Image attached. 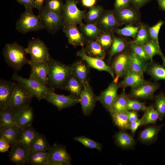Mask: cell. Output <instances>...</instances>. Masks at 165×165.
<instances>
[{"label": "cell", "mask_w": 165, "mask_h": 165, "mask_svg": "<svg viewBox=\"0 0 165 165\" xmlns=\"http://www.w3.org/2000/svg\"><path fill=\"white\" fill-rule=\"evenodd\" d=\"M20 129L15 124L0 130V136L4 138L12 147L17 142Z\"/></svg>", "instance_id": "cell-30"}, {"label": "cell", "mask_w": 165, "mask_h": 165, "mask_svg": "<svg viewBox=\"0 0 165 165\" xmlns=\"http://www.w3.org/2000/svg\"><path fill=\"white\" fill-rule=\"evenodd\" d=\"M143 123V118L142 117L130 123V129L131 132L134 133L138 127L142 125Z\"/></svg>", "instance_id": "cell-55"}, {"label": "cell", "mask_w": 165, "mask_h": 165, "mask_svg": "<svg viewBox=\"0 0 165 165\" xmlns=\"http://www.w3.org/2000/svg\"><path fill=\"white\" fill-rule=\"evenodd\" d=\"M50 147L46 137L43 134L38 133L32 142L29 149L30 152L48 151Z\"/></svg>", "instance_id": "cell-32"}, {"label": "cell", "mask_w": 165, "mask_h": 165, "mask_svg": "<svg viewBox=\"0 0 165 165\" xmlns=\"http://www.w3.org/2000/svg\"><path fill=\"white\" fill-rule=\"evenodd\" d=\"M103 7L97 5L90 8L85 14L84 19L87 23L97 24L104 11Z\"/></svg>", "instance_id": "cell-39"}, {"label": "cell", "mask_w": 165, "mask_h": 165, "mask_svg": "<svg viewBox=\"0 0 165 165\" xmlns=\"http://www.w3.org/2000/svg\"><path fill=\"white\" fill-rule=\"evenodd\" d=\"M145 72L156 81L165 80V68L153 61L148 63Z\"/></svg>", "instance_id": "cell-34"}, {"label": "cell", "mask_w": 165, "mask_h": 165, "mask_svg": "<svg viewBox=\"0 0 165 165\" xmlns=\"http://www.w3.org/2000/svg\"><path fill=\"white\" fill-rule=\"evenodd\" d=\"M45 0H34L35 8L40 10L43 6Z\"/></svg>", "instance_id": "cell-59"}, {"label": "cell", "mask_w": 165, "mask_h": 165, "mask_svg": "<svg viewBox=\"0 0 165 165\" xmlns=\"http://www.w3.org/2000/svg\"><path fill=\"white\" fill-rule=\"evenodd\" d=\"M63 32L69 43L74 46H83L87 41L86 38L77 27V25H71L62 26Z\"/></svg>", "instance_id": "cell-19"}, {"label": "cell", "mask_w": 165, "mask_h": 165, "mask_svg": "<svg viewBox=\"0 0 165 165\" xmlns=\"http://www.w3.org/2000/svg\"><path fill=\"white\" fill-rule=\"evenodd\" d=\"M44 4V6L51 11L62 14L64 5L63 0H45Z\"/></svg>", "instance_id": "cell-49"}, {"label": "cell", "mask_w": 165, "mask_h": 165, "mask_svg": "<svg viewBox=\"0 0 165 165\" xmlns=\"http://www.w3.org/2000/svg\"><path fill=\"white\" fill-rule=\"evenodd\" d=\"M140 26H135L131 24H127L122 28H116L114 32L118 35L132 37L135 39L139 31Z\"/></svg>", "instance_id": "cell-43"}, {"label": "cell", "mask_w": 165, "mask_h": 165, "mask_svg": "<svg viewBox=\"0 0 165 165\" xmlns=\"http://www.w3.org/2000/svg\"><path fill=\"white\" fill-rule=\"evenodd\" d=\"M2 53L6 63L15 72L21 70L25 64H28L29 60L27 57L25 48L16 42L6 44Z\"/></svg>", "instance_id": "cell-2"}, {"label": "cell", "mask_w": 165, "mask_h": 165, "mask_svg": "<svg viewBox=\"0 0 165 165\" xmlns=\"http://www.w3.org/2000/svg\"><path fill=\"white\" fill-rule=\"evenodd\" d=\"M15 28L17 31L22 34L44 29L39 15H35L32 9L27 8L17 21Z\"/></svg>", "instance_id": "cell-3"}, {"label": "cell", "mask_w": 165, "mask_h": 165, "mask_svg": "<svg viewBox=\"0 0 165 165\" xmlns=\"http://www.w3.org/2000/svg\"><path fill=\"white\" fill-rule=\"evenodd\" d=\"M28 64L31 67L29 78L48 87L49 71L48 62L37 61L31 59L29 60Z\"/></svg>", "instance_id": "cell-12"}, {"label": "cell", "mask_w": 165, "mask_h": 165, "mask_svg": "<svg viewBox=\"0 0 165 165\" xmlns=\"http://www.w3.org/2000/svg\"><path fill=\"white\" fill-rule=\"evenodd\" d=\"M79 25L81 31L88 40H95L102 31L98 27L96 24L82 23Z\"/></svg>", "instance_id": "cell-36"}, {"label": "cell", "mask_w": 165, "mask_h": 165, "mask_svg": "<svg viewBox=\"0 0 165 165\" xmlns=\"http://www.w3.org/2000/svg\"><path fill=\"white\" fill-rule=\"evenodd\" d=\"M157 83L146 81L137 86L131 88L129 97L137 99H151L154 93L160 87Z\"/></svg>", "instance_id": "cell-14"}, {"label": "cell", "mask_w": 165, "mask_h": 165, "mask_svg": "<svg viewBox=\"0 0 165 165\" xmlns=\"http://www.w3.org/2000/svg\"><path fill=\"white\" fill-rule=\"evenodd\" d=\"M86 64L83 60L78 61L72 64L73 68L72 74L83 84L88 81L87 77L89 71Z\"/></svg>", "instance_id": "cell-33"}, {"label": "cell", "mask_w": 165, "mask_h": 165, "mask_svg": "<svg viewBox=\"0 0 165 165\" xmlns=\"http://www.w3.org/2000/svg\"><path fill=\"white\" fill-rule=\"evenodd\" d=\"M114 124L122 130L130 129V122L126 113L112 111L110 112Z\"/></svg>", "instance_id": "cell-35"}, {"label": "cell", "mask_w": 165, "mask_h": 165, "mask_svg": "<svg viewBox=\"0 0 165 165\" xmlns=\"http://www.w3.org/2000/svg\"><path fill=\"white\" fill-rule=\"evenodd\" d=\"M74 140L87 148L96 149L100 152L102 150L103 147L101 144L85 136L75 137Z\"/></svg>", "instance_id": "cell-48"}, {"label": "cell", "mask_w": 165, "mask_h": 165, "mask_svg": "<svg viewBox=\"0 0 165 165\" xmlns=\"http://www.w3.org/2000/svg\"><path fill=\"white\" fill-rule=\"evenodd\" d=\"M157 2L159 8L161 10L165 11V0H156Z\"/></svg>", "instance_id": "cell-60"}, {"label": "cell", "mask_w": 165, "mask_h": 165, "mask_svg": "<svg viewBox=\"0 0 165 165\" xmlns=\"http://www.w3.org/2000/svg\"><path fill=\"white\" fill-rule=\"evenodd\" d=\"M12 80L23 85L31 93L33 97L39 101L44 99L51 90L37 80L30 78H25L15 72L12 75Z\"/></svg>", "instance_id": "cell-5"}, {"label": "cell", "mask_w": 165, "mask_h": 165, "mask_svg": "<svg viewBox=\"0 0 165 165\" xmlns=\"http://www.w3.org/2000/svg\"><path fill=\"white\" fill-rule=\"evenodd\" d=\"M164 24V21L160 20L154 25L149 28V33L151 39L159 46L158 35L160 29Z\"/></svg>", "instance_id": "cell-50"}, {"label": "cell", "mask_w": 165, "mask_h": 165, "mask_svg": "<svg viewBox=\"0 0 165 165\" xmlns=\"http://www.w3.org/2000/svg\"><path fill=\"white\" fill-rule=\"evenodd\" d=\"M20 4L23 5L25 8H35L34 0H15Z\"/></svg>", "instance_id": "cell-56"}, {"label": "cell", "mask_w": 165, "mask_h": 165, "mask_svg": "<svg viewBox=\"0 0 165 165\" xmlns=\"http://www.w3.org/2000/svg\"><path fill=\"white\" fill-rule=\"evenodd\" d=\"M29 149L23 145L17 142L12 147L9 155V160L17 165L26 164Z\"/></svg>", "instance_id": "cell-20"}, {"label": "cell", "mask_w": 165, "mask_h": 165, "mask_svg": "<svg viewBox=\"0 0 165 165\" xmlns=\"http://www.w3.org/2000/svg\"><path fill=\"white\" fill-rule=\"evenodd\" d=\"M97 0H81L82 4L86 7L91 8L94 6Z\"/></svg>", "instance_id": "cell-58"}, {"label": "cell", "mask_w": 165, "mask_h": 165, "mask_svg": "<svg viewBox=\"0 0 165 165\" xmlns=\"http://www.w3.org/2000/svg\"><path fill=\"white\" fill-rule=\"evenodd\" d=\"M78 0H65L62 13L63 26L80 24L82 23L86 12L77 7Z\"/></svg>", "instance_id": "cell-4"}, {"label": "cell", "mask_w": 165, "mask_h": 165, "mask_svg": "<svg viewBox=\"0 0 165 165\" xmlns=\"http://www.w3.org/2000/svg\"><path fill=\"white\" fill-rule=\"evenodd\" d=\"M83 87V84L72 73L66 80L63 89L68 91L74 97L79 98Z\"/></svg>", "instance_id": "cell-23"}, {"label": "cell", "mask_w": 165, "mask_h": 165, "mask_svg": "<svg viewBox=\"0 0 165 165\" xmlns=\"http://www.w3.org/2000/svg\"><path fill=\"white\" fill-rule=\"evenodd\" d=\"M140 28L134 41L139 45H143L151 39L149 26L144 23L140 24Z\"/></svg>", "instance_id": "cell-41"}, {"label": "cell", "mask_w": 165, "mask_h": 165, "mask_svg": "<svg viewBox=\"0 0 165 165\" xmlns=\"http://www.w3.org/2000/svg\"><path fill=\"white\" fill-rule=\"evenodd\" d=\"M16 112V111L9 106L0 110V130L15 124Z\"/></svg>", "instance_id": "cell-27"}, {"label": "cell", "mask_w": 165, "mask_h": 165, "mask_svg": "<svg viewBox=\"0 0 165 165\" xmlns=\"http://www.w3.org/2000/svg\"><path fill=\"white\" fill-rule=\"evenodd\" d=\"M33 97L31 93L23 85L16 82L9 106L16 111L30 106Z\"/></svg>", "instance_id": "cell-7"}, {"label": "cell", "mask_w": 165, "mask_h": 165, "mask_svg": "<svg viewBox=\"0 0 165 165\" xmlns=\"http://www.w3.org/2000/svg\"><path fill=\"white\" fill-rule=\"evenodd\" d=\"M145 51L150 59V62L153 61V56L159 55L161 57L163 54L160 46H158L151 39L143 45Z\"/></svg>", "instance_id": "cell-44"}, {"label": "cell", "mask_w": 165, "mask_h": 165, "mask_svg": "<svg viewBox=\"0 0 165 165\" xmlns=\"http://www.w3.org/2000/svg\"><path fill=\"white\" fill-rule=\"evenodd\" d=\"M44 29L52 34L55 33L62 26V15L47 8L44 5L39 10V14Z\"/></svg>", "instance_id": "cell-6"}, {"label": "cell", "mask_w": 165, "mask_h": 165, "mask_svg": "<svg viewBox=\"0 0 165 165\" xmlns=\"http://www.w3.org/2000/svg\"><path fill=\"white\" fill-rule=\"evenodd\" d=\"M126 114L130 123L138 119V115L136 111H128L126 112Z\"/></svg>", "instance_id": "cell-57"}, {"label": "cell", "mask_w": 165, "mask_h": 165, "mask_svg": "<svg viewBox=\"0 0 165 165\" xmlns=\"http://www.w3.org/2000/svg\"><path fill=\"white\" fill-rule=\"evenodd\" d=\"M10 145L8 142L3 137L0 136V152L3 153L8 151Z\"/></svg>", "instance_id": "cell-54"}, {"label": "cell", "mask_w": 165, "mask_h": 165, "mask_svg": "<svg viewBox=\"0 0 165 165\" xmlns=\"http://www.w3.org/2000/svg\"><path fill=\"white\" fill-rule=\"evenodd\" d=\"M105 51L110 48L113 41L112 32L104 31L98 35L95 40Z\"/></svg>", "instance_id": "cell-45"}, {"label": "cell", "mask_w": 165, "mask_h": 165, "mask_svg": "<svg viewBox=\"0 0 165 165\" xmlns=\"http://www.w3.org/2000/svg\"><path fill=\"white\" fill-rule=\"evenodd\" d=\"M114 32H112L113 41L109 52L108 59V64L110 62L112 57L116 54L122 52L127 45V43L125 39L115 36Z\"/></svg>", "instance_id": "cell-31"}, {"label": "cell", "mask_w": 165, "mask_h": 165, "mask_svg": "<svg viewBox=\"0 0 165 165\" xmlns=\"http://www.w3.org/2000/svg\"><path fill=\"white\" fill-rule=\"evenodd\" d=\"M119 87L117 82L113 80L106 89L97 96V101H99L110 112L112 111L113 104L119 95L118 90Z\"/></svg>", "instance_id": "cell-13"}, {"label": "cell", "mask_w": 165, "mask_h": 165, "mask_svg": "<svg viewBox=\"0 0 165 165\" xmlns=\"http://www.w3.org/2000/svg\"><path fill=\"white\" fill-rule=\"evenodd\" d=\"M129 99V97L126 93L125 89H123L121 94L118 95L114 103L112 111L126 113L128 111L127 105Z\"/></svg>", "instance_id": "cell-40"}, {"label": "cell", "mask_w": 165, "mask_h": 165, "mask_svg": "<svg viewBox=\"0 0 165 165\" xmlns=\"http://www.w3.org/2000/svg\"><path fill=\"white\" fill-rule=\"evenodd\" d=\"M25 49L27 53L30 55L31 59L35 61L48 62L51 57L48 47L38 38L29 41Z\"/></svg>", "instance_id": "cell-8"}, {"label": "cell", "mask_w": 165, "mask_h": 165, "mask_svg": "<svg viewBox=\"0 0 165 165\" xmlns=\"http://www.w3.org/2000/svg\"><path fill=\"white\" fill-rule=\"evenodd\" d=\"M118 83L119 87L122 88L123 89L128 86L131 88L135 86L146 81L144 79L143 73L131 70Z\"/></svg>", "instance_id": "cell-24"}, {"label": "cell", "mask_w": 165, "mask_h": 165, "mask_svg": "<svg viewBox=\"0 0 165 165\" xmlns=\"http://www.w3.org/2000/svg\"><path fill=\"white\" fill-rule=\"evenodd\" d=\"M111 66L115 71L114 80L117 82L119 78H124L131 70L129 54L123 52L118 54L114 59Z\"/></svg>", "instance_id": "cell-11"}, {"label": "cell", "mask_w": 165, "mask_h": 165, "mask_svg": "<svg viewBox=\"0 0 165 165\" xmlns=\"http://www.w3.org/2000/svg\"><path fill=\"white\" fill-rule=\"evenodd\" d=\"M77 55L89 67L99 71L107 72L113 78H115V71L111 66L107 65L102 59L88 55L85 52L83 47L77 52Z\"/></svg>", "instance_id": "cell-17"}, {"label": "cell", "mask_w": 165, "mask_h": 165, "mask_svg": "<svg viewBox=\"0 0 165 165\" xmlns=\"http://www.w3.org/2000/svg\"><path fill=\"white\" fill-rule=\"evenodd\" d=\"M48 62L49 68L48 87L53 91L56 89H63L66 80L72 73V64H64L51 57Z\"/></svg>", "instance_id": "cell-1"}, {"label": "cell", "mask_w": 165, "mask_h": 165, "mask_svg": "<svg viewBox=\"0 0 165 165\" xmlns=\"http://www.w3.org/2000/svg\"><path fill=\"white\" fill-rule=\"evenodd\" d=\"M115 139L117 145L124 148H132L135 143L133 138L129 134L123 131L117 133L115 134Z\"/></svg>", "instance_id": "cell-37"}, {"label": "cell", "mask_w": 165, "mask_h": 165, "mask_svg": "<svg viewBox=\"0 0 165 165\" xmlns=\"http://www.w3.org/2000/svg\"><path fill=\"white\" fill-rule=\"evenodd\" d=\"M131 64V70L143 73L145 72L148 63L138 57L131 52L129 54Z\"/></svg>", "instance_id": "cell-38"}, {"label": "cell", "mask_w": 165, "mask_h": 165, "mask_svg": "<svg viewBox=\"0 0 165 165\" xmlns=\"http://www.w3.org/2000/svg\"><path fill=\"white\" fill-rule=\"evenodd\" d=\"M161 57L163 61V65L165 67V57L163 55Z\"/></svg>", "instance_id": "cell-61"}, {"label": "cell", "mask_w": 165, "mask_h": 165, "mask_svg": "<svg viewBox=\"0 0 165 165\" xmlns=\"http://www.w3.org/2000/svg\"><path fill=\"white\" fill-rule=\"evenodd\" d=\"M144 102H141L135 100L129 99L128 101L127 108L128 111H144L147 108Z\"/></svg>", "instance_id": "cell-51"}, {"label": "cell", "mask_w": 165, "mask_h": 165, "mask_svg": "<svg viewBox=\"0 0 165 165\" xmlns=\"http://www.w3.org/2000/svg\"><path fill=\"white\" fill-rule=\"evenodd\" d=\"M129 45L131 52L134 53L139 58L147 62L150 60L145 51L143 45L137 44L134 41L130 42Z\"/></svg>", "instance_id": "cell-47"}, {"label": "cell", "mask_w": 165, "mask_h": 165, "mask_svg": "<svg viewBox=\"0 0 165 165\" xmlns=\"http://www.w3.org/2000/svg\"><path fill=\"white\" fill-rule=\"evenodd\" d=\"M84 50L86 53L91 57L103 59L105 55V50L95 40H87Z\"/></svg>", "instance_id": "cell-26"}, {"label": "cell", "mask_w": 165, "mask_h": 165, "mask_svg": "<svg viewBox=\"0 0 165 165\" xmlns=\"http://www.w3.org/2000/svg\"><path fill=\"white\" fill-rule=\"evenodd\" d=\"M26 164L32 165H49L48 151L30 152Z\"/></svg>", "instance_id": "cell-29"}, {"label": "cell", "mask_w": 165, "mask_h": 165, "mask_svg": "<svg viewBox=\"0 0 165 165\" xmlns=\"http://www.w3.org/2000/svg\"><path fill=\"white\" fill-rule=\"evenodd\" d=\"M130 4V0H115L114 11L117 12L128 6Z\"/></svg>", "instance_id": "cell-52"}, {"label": "cell", "mask_w": 165, "mask_h": 165, "mask_svg": "<svg viewBox=\"0 0 165 165\" xmlns=\"http://www.w3.org/2000/svg\"><path fill=\"white\" fill-rule=\"evenodd\" d=\"M152 0H130V4L139 10L141 8Z\"/></svg>", "instance_id": "cell-53"}, {"label": "cell", "mask_w": 165, "mask_h": 165, "mask_svg": "<svg viewBox=\"0 0 165 165\" xmlns=\"http://www.w3.org/2000/svg\"><path fill=\"white\" fill-rule=\"evenodd\" d=\"M163 124L148 127L140 133L139 140L144 143H149L154 141L157 138Z\"/></svg>", "instance_id": "cell-28"}, {"label": "cell", "mask_w": 165, "mask_h": 165, "mask_svg": "<svg viewBox=\"0 0 165 165\" xmlns=\"http://www.w3.org/2000/svg\"><path fill=\"white\" fill-rule=\"evenodd\" d=\"M49 165H68L71 164V157L65 146L54 144L48 151Z\"/></svg>", "instance_id": "cell-9"}, {"label": "cell", "mask_w": 165, "mask_h": 165, "mask_svg": "<svg viewBox=\"0 0 165 165\" xmlns=\"http://www.w3.org/2000/svg\"><path fill=\"white\" fill-rule=\"evenodd\" d=\"M16 82L0 80V110L9 106Z\"/></svg>", "instance_id": "cell-21"}, {"label": "cell", "mask_w": 165, "mask_h": 165, "mask_svg": "<svg viewBox=\"0 0 165 165\" xmlns=\"http://www.w3.org/2000/svg\"><path fill=\"white\" fill-rule=\"evenodd\" d=\"M96 24L102 31L111 32L119 26L113 10H104Z\"/></svg>", "instance_id": "cell-18"}, {"label": "cell", "mask_w": 165, "mask_h": 165, "mask_svg": "<svg viewBox=\"0 0 165 165\" xmlns=\"http://www.w3.org/2000/svg\"><path fill=\"white\" fill-rule=\"evenodd\" d=\"M38 133L31 126L20 128L17 142L29 148L32 142Z\"/></svg>", "instance_id": "cell-25"}, {"label": "cell", "mask_w": 165, "mask_h": 165, "mask_svg": "<svg viewBox=\"0 0 165 165\" xmlns=\"http://www.w3.org/2000/svg\"><path fill=\"white\" fill-rule=\"evenodd\" d=\"M144 112V113L142 117L143 123L142 125L154 124L159 119V114L153 105L147 107Z\"/></svg>", "instance_id": "cell-42"}, {"label": "cell", "mask_w": 165, "mask_h": 165, "mask_svg": "<svg viewBox=\"0 0 165 165\" xmlns=\"http://www.w3.org/2000/svg\"><path fill=\"white\" fill-rule=\"evenodd\" d=\"M44 99L56 106L59 111L71 107L79 103V98H76L71 95L65 96L57 94L51 90Z\"/></svg>", "instance_id": "cell-16"}, {"label": "cell", "mask_w": 165, "mask_h": 165, "mask_svg": "<svg viewBox=\"0 0 165 165\" xmlns=\"http://www.w3.org/2000/svg\"><path fill=\"white\" fill-rule=\"evenodd\" d=\"M114 14L119 26L125 24H136L140 19L139 10L131 5L114 12Z\"/></svg>", "instance_id": "cell-15"}, {"label": "cell", "mask_w": 165, "mask_h": 165, "mask_svg": "<svg viewBox=\"0 0 165 165\" xmlns=\"http://www.w3.org/2000/svg\"><path fill=\"white\" fill-rule=\"evenodd\" d=\"M34 116L33 109L30 105L20 108L16 111L15 123L20 128L31 126Z\"/></svg>", "instance_id": "cell-22"}, {"label": "cell", "mask_w": 165, "mask_h": 165, "mask_svg": "<svg viewBox=\"0 0 165 165\" xmlns=\"http://www.w3.org/2000/svg\"><path fill=\"white\" fill-rule=\"evenodd\" d=\"M155 108L159 114V119L162 120L165 116V95L162 92L154 97Z\"/></svg>", "instance_id": "cell-46"}, {"label": "cell", "mask_w": 165, "mask_h": 165, "mask_svg": "<svg viewBox=\"0 0 165 165\" xmlns=\"http://www.w3.org/2000/svg\"><path fill=\"white\" fill-rule=\"evenodd\" d=\"M79 99L82 113L85 116L89 115L94 109L97 100V96L94 93L88 81L83 84V89Z\"/></svg>", "instance_id": "cell-10"}]
</instances>
